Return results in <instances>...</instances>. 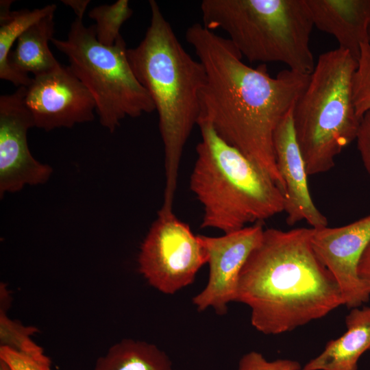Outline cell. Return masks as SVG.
Wrapping results in <instances>:
<instances>
[{
  "instance_id": "4fadbf2b",
  "label": "cell",
  "mask_w": 370,
  "mask_h": 370,
  "mask_svg": "<svg viewBox=\"0 0 370 370\" xmlns=\"http://www.w3.org/2000/svg\"><path fill=\"white\" fill-rule=\"evenodd\" d=\"M293 109L280 123L273 135L276 166L285 184L286 221L293 225L306 221L311 228L319 229L327 227L328 221L314 204L309 191L308 174L295 133Z\"/></svg>"
},
{
  "instance_id": "ac0fdd59",
  "label": "cell",
  "mask_w": 370,
  "mask_h": 370,
  "mask_svg": "<svg viewBox=\"0 0 370 370\" xmlns=\"http://www.w3.org/2000/svg\"><path fill=\"white\" fill-rule=\"evenodd\" d=\"M94 370H173L171 361L154 344L124 338L96 361Z\"/></svg>"
},
{
  "instance_id": "2e32d148",
  "label": "cell",
  "mask_w": 370,
  "mask_h": 370,
  "mask_svg": "<svg viewBox=\"0 0 370 370\" xmlns=\"http://www.w3.org/2000/svg\"><path fill=\"white\" fill-rule=\"evenodd\" d=\"M55 32L54 13L35 23L18 38L15 49L8 56V62L16 71L34 77L45 75L62 65L49 47Z\"/></svg>"
},
{
  "instance_id": "7c38bea8",
  "label": "cell",
  "mask_w": 370,
  "mask_h": 370,
  "mask_svg": "<svg viewBox=\"0 0 370 370\" xmlns=\"http://www.w3.org/2000/svg\"><path fill=\"white\" fill-rule=\"evenodd\" d=\"M369 242L370 214L341 227L312 228L313 250L335 278L348 308L360 307L370 299V291L358 273Z\"/></svg>"
},
{
  "instance_id": "9c48e42d",
  "label": "cell",
  "mask_w": 370,
  "mask_h": 370,
  "mask_svg": "<svg viewBox=\"0 0 370 370\" xmlns=\"http://www.w3.org/2000/svg\"><path fill=\"white\" fill-rule=\"evenodd\" d=\"M26 87L0 96V197L26 185L46 183L53 173L49 164L36 160L27 144V131L35 127L25 103Z\"/></svg>"
},
{
  "instance_id": "3957f363",
  "label": "cell",
  "mask_w": 370,
  "mask_h": 370,
  "mask_svg": "<svg viewBox=\"0 0 370 370\" xmlns=\"http://www.w3.org/2000/svg\"><path fill=\"white\" fill-rule=\"evenodd\" d=\"M149 4V26L138 45L127 49V58L158 114L165 169L160 208L171 211L184 148L199 118L206 73L183 47L158 3L150 0Z\"/></svg>"
},
{
  "instance_id": "cb8c5ba5",
  "label": "cell",
  "mask_w": 370,
  "mask_h": 370,
  "mask_svg": "<svg viewBox=\"0 0 370 370\" xmlns=\"http://www.w3.org/2000/svg\"><path fill=\"white\" fill-rule=\"evenodd\" d=\"M356 140L363 165L370 176V110L360 119Z\"/></svg>"
},
{
  "instance_id": "603a6c76",
  "label": "cell",
  "mask_w": 370,
  "mask_h": 370,
  "mask_svg": "<svg viewBox=\"0 0 370 370\" xmlns=\"http://www.w3.org/2000/svg\"><path fill=\"white\" fill-rule=\"evenodd\" d=\"M0 360L10 370H51V362L40 361L5 346H0Z\"/></svg>"
},
{
  "instance_id": "7402d4cb",
  "label": "cell",
  "mask_w": 370,
  "mask_h": 370,
  "mask_svg": "<svg viewBox=\"0 0 370 370\" xmlns=\"http://www.w3.org/2000/svg\"><path fill=\"white\" fill-rule=\"evenodd\" d=\"M238 370H301V367L297 361L293 360L269 361L262 354L251 351L241 357Z\"/></svg>"
},
{
  "instance_id": "7a4b0ae2",
  "label": "cell",
  "mask_w": 370,
  "mask_h": 370,
  "mask_svg": "<svg viewBox=\"0 0 370 370\" xmlns=\"http://www.w3.org/2000/svg\"><path fill=\"white\" fill-rule=\"evenodd\" d=\"M312 228L264 230L239 275L236 301L251 310V323L280 334L345 305L335 278L314 253Z\"/></svg>"
},
{
  "instance_id": "8fae6325",
  "label": "cell",
  "mask_w": 370,
  "mask_h": 370,
  "mask_svg": "<svg viewBox=\"0 0 370 370\" xmlns=\"http://www.w3.org/2000/svg\"><path fill=\"white\" fill-rule=\"evenodd\" d=\"M264 230L256 223L221 236L201 235L208 256L209 278L206 287L193 298L197 310L212 308L218 314L227 312V304L236 301L241 271Z\"/></svg>"
},
{
  "instance_id": "52a82bcc",
  "label": "cell",
  "mask_w": 370,
  "mask_h": 370,
  "mask_svg": "<svg viewBox=\"0 0 370 370\" xmlns=\"http://www.w3.org/2000/svg\"><path fill=\"white\" fill-rule=\"evenodd\" d=\"M69 66L91 94L100 124L113 133L127 116L136 118L155 109L147 92L136 77L127 58L122 36L112 46L97 39L94 25L82 20L71 23L66 39L53 38Z\"/></svg>"
},
{
  "instance_id": "8992f818",
  "label": "cell",
  "mask_w": 370,
  "mask_h": 370,
  "mask_svg": "<svg viewBox=\"0 0 370 370\" xmlns=\"http://www.w3.org/2000/svg\"><path fill=\"white\" fill-rule=\"evenodd\" d=\"M357 64L340 48L321 53L293 107L295 133L308 175L330 170L336 157L356 140L360 119L352 79Z\"/></svg>"
},
{
  "instance_id": "277c9868",
  "label": "cell",
  "mask_w": 370,
  "mask_h": 370,
  "mask_svg": "<svg viewBox=\"0 0 370 370\" xmlns=\"http://www.w3.org/2000/svg\"><path fill=\"white\" fill-rule=\"evenodd\" d=\"M201 140L190 177V188L203 206L201 227L223 234L284 212L285 195L260 166L199 121Z\"/></svg>"
},
{
  "instance_id": "83f0119b",
  "label": "cell",
  "mask_w": 370,
  "mask_h": 370,
  "mask_svg": "<svg viewBox=\"0 0 370 370\" xmlns=\"http://www.w3.org/2000/svg\"><path fill=\"white\" fill-rule=\"evenodd\" d=\"M0 370H10L7 365L0 360Z\"/></svg>"
},
{
  "instance_id": "6da1fadb",
  "label": "cell",
  "mask_w": 370,
  "mask_h": 370,
  "mask_svg": "<svg viewBox=\"0 0 370 370\" xmlns=\"http://www.w3.org/2000/svg\"><path fill=\"white\" fill-rule=\"evenodd\" d=\"M186 39L206 73L198 122L210 123L220 137L264 171L285 195L273 135L304 91L310 75L288 69L272 77L266 64L256 68L245 64L228 38L200 23L187 29Z\"/></svg>"
},
{
  "instance_id": "5b68a950",
  "label": "cell",
  "mask_w": 370,
  "mask_h": 370,
  "mask_svg": "<svg viewBox=\"0 0 370 370\" xmlns=\"http://www.w3.org/2000/svg\"><path fill=\"white\" fill-rule=\"evenodd\" d=\"M203 25L221 29L251 62H281L310 75L315 63L310 47L314 27L306 0H204Z\"/></svg>"
},
{
  "instance_id": "4316f807",
  "label": "cell",
  "mask_w": 370,
  "mask_h": 370,
  "mask_svg": "<svg viewBox=\"0 0 370 370\" xmlns=\"http://www.w3.org/2000/svg\"><path fill=\"white\" fill-rule=\"evenodd\" d=\"M11 295L6 285L1 283L0 285V311L7 312L11 304Z\"/></svg>"
},
{
  "instance_id": "30bf717a",
  "label": "cell",
  "mask_w": 370,
  "mask_h": 370,
  "mask_svg": "<svg viewBox=\"0 0 370 370\" xmlns=\"http://www.w3.org/2000/svg\"><path fill=\"white\" fill-rule=\"evenodd\" d=\"M25 103L35 127L47 132L92 121L96 111L91 94L69 66L34 77Z\"/></svg>"
},
{
  "instance_id": "ffe728a7",
  "label": "cell",
  "mask_w": 370,
  "mask_h": 370,
  "mask_svg": "<svg viewBox=\"0 0 370 370\" xmlns=\"http://www.w3.org/2000/svg\"><path fill=\"white\" fill-rule=\"evenodd\" d=\"M38 332L36 326L25 325L10 319L7 312L0 311V346L8 347L42 362H51L42 348L32 339V336Z\"/></svg>"
},
{
  "instance_id": "d6986e66",
  "label": "cell",
  "mask_w": 370,
  "mask_h": 370,
  "mask_svg": "<svg viewBox=\"0 0 370 370\" xmlns=\"http://www.w3.org/2000/svg\"><path fill=\"white\" fill-rule=\"evenodd\" d=\"M132 14L127 0H118L111 5L93 8L88 12V16L95 21L94 27L97 40L106 46L113 45L121 36V26Z\"/></svg>"
},
{
  "instance_id": "5bb4252c",
  "label": "cell",
  "mask_w": 370,
  "mask_h": 370,
  "mask_svg": "<svg viewBox=\"0 0 370 370\" xmlns=\"http://www.w3.org/2000/svg\"><path fill=\"white\" fill-rule=\"evenodd\" d=\"M314 27L333 36L357 61L369 41L370 0H306Z\"/></svg>"
},
{
  "instance_id": "f1b7e54d",
  "label": "cell",
  "mask_w": 370,
  "mask_h": 370,
  "mask_svg": "<svg viewBox=\"0 0 370 370\" xmlns=\"http://www.w3.org/2000/svg\"><path fill=\"white\" fill-rule=\"evenodd\" d=\"M369 41H370V28H369Z\"/></svg>"
},
{
  "instance_id": "44dd1931",
  "label": "cell",
  "mask_w": 370,
  "mask_h": 370,
  "mask_svg": "<svg viewBox=\"0 0 370 370\" xmlns=\"http://www.w3.org/2000/svg\"><path fill=\"white\" fill-rule=\"evenodd\" d=\"M352 79V98L358 117L370 110V42L362 44Z\"/></svg>"
},
{
  "instance_id": "484cf974",
  "label": "cell",
  "mask_w": 370,
  "mask_h": 370,
  "mask_svg": "<svg viewBox=\"0 0 370 370\" xmlns=\"http://www.w3.org/2000/svg\"><path fill=\"white\" fill-rule=\"evenodd\" d=\"M62 3L70 7L76 14V18L83 19L85 11L90 4V0H62Z\"/></svg>"
},
{
  "instance_id": "d4e9b609",
  "label": "cell",
  "mask_w": 370,
  "mask_h": 370,
  "mask_svg": "<svg viewBox=\"0 0 370 370\" xmlns=\"http://www.w3.org/2000/svg\"><path fill=\"white\" fill-rule=\"evenodd\" d=\"M358 273L360 280L370 291V242L361 256Z\"/></svg>"
},
{
  "instance_id": "ba28073f",
  "label": "cell",
  "mask_w": 370,
  "mask_h": 370,
  "mask_svg": "<svg viewBox=\"0 0 370 370\" xmlns=\"http://www.w3.org/2000/svg\"><path fill=\"white\" fill-rule=\"evenodd\" d=\"M208 259L201 235L173 211L159 210L141 245L138 271L149 285L172 295L191 284Z\"/></svg>"
},
{
  "instance_id": "9a60e30c",
  "label": "cell",
  "mask_w": 370,
  "mask_h": 370,
  "mask_svg": "<svg viewBox=\"0 0 370 370\" xmlns=\"http://www.w3.org/2000/svg\"><path fill=\"white\" fill-rule=\"evenodd\" d=\"M345 325V332L330 341L301 370H358L359 358L370 350V306L352 308Z\"/></svg>"
},
{
  "instance_id": "e0dca14e",
  "label": "cell",
  "mask_w": 370,
  "mask_h": 370,
  "mask_svg": "<svg viewBox=\"0 0 370 370\" xmlns=\"http://www.w3.org/2000/svg\"><path fill=\"white\" fill-rule=\"evenodd\" d=\"M13 0L0 1V78L10 82L16 86L27 87L32 78L11 67L8 56L15 41L29 27L47 15L55 13L56 4H49L33 10L23 9L11 11Z\"/></svg>"
}]
</instances>
